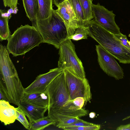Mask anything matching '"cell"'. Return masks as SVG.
Returning a JSON list of instances; mask_svg holds the SVG:
<instances>
[{"label": "cell", "instance_id": "1", "mask_svg": "<svg viewBox=\"0 0 130 130\" xmlns=\"http://www.w3.org/2000/svg\"><path fill=\"white\" fill-rule=\"evenodd\" d=\"M46 92L48 98L47 116L55 121L56 127L65 120L88 113V110L74 104L67 87L64 71L50 83Z\"/></svg>", "mask_w": 130, "mask_h": 130}, {"label": "cell", "instance_id": "2", "mask_svg": "<svg viewBox=\"0 0 130 130\" xmlns=\"http://www.w3.org/2000/svg\"><path fill=\"white\" fill-rule=\"evenodd\" d=\"M89 36L95 40L120 63H130V48L123 45L113 34L97 23L94 19L85 26Z\"/></svg>", "mask_w": 130, "mask_h": 130}, {"label": "cell", "instance_id": "3", "mask_svg": "<svg viewBox=\"0 0 130 130\" xmlns=\"http://www.w3.org/2000/svg\"><path fill=\"white\" fill-rule=\"evenodd\" d=\"M9 53H0V79L5 88L8 102L19 106L24 93L23 88Z\"/></svg>", "mask_w": 130, "mask_h": 130}, {"label": "cell", "instance_id": "4", "mask_svg": "<svg viewBox=\"0 0 130 130\" xmlns=\"http://www.w3.org/2000/svg\"><path fill=\"white\" fill-rule=\"evenodd\" d=\"M6 48L9 53L17 56L25 54L43 43L42 38L33 26L21 25L7 40Z\"/></svg>", "mask_w": 130, "mask_h": 130}, {"label": "cell", "instance_id": "5", "mask_svg": "<svg viewBox=\"0 0 130 130\" xmlns=\"http://www.w3.org/2000/svg\"><path fill=\"white\" fill-rule=\"evenodd\" d=\"M34 26L42 36L43 43L52 44L57 49H59L61 44L68 39L67 30L64 22L54 9L49 21Z\"/></svg>", "mask_w": 130, "mask_h": 130}, {"label": "cell", "instance_id": "6", "mask_svg": "<svg viewBox=\"0 0 130 130\" xmlns=\"http://www.w3.org/2000/svg\"><path fill=\"white\" fill-rule=\"evenodd\" d=\"M59 49L58 67L63 70L67 69L82 79L86 78L82 63L76 54L71 39L68 38L63 42Z\"/></svg>", "mask_w": 130, "mask_h": 130}, {"label": "cell", "instance_id": "7", "mask_svg": "<svg viewBox=\"0 0 130 130\" xmlns=\"http://www.w3.org/2000/svg\"><path fill=\"white\" fill-rule=\"evenodd\" d=\"M67 87L72 100L78 97L83 98L85 104L92 99L90 87L86 78L83 79L72 73L67 69L64 70Z\"/></svg>", "mask_w": 130, "mask_h": 130}, {"label": "cell", "instance_id": "8", "mask_svg": "<svg viewBox=\"0 0 130 130\" xmlns=\"http://www.w3.org/2000/svg\"><path fill=\"white\" fill-rule=\"evenodd\" d=\"M96 50L98 63L103 71L116 80L123 78V70L114 57L99 44L96 45Z\"/></svg>", "mask_w": 130, "mask_h": 130}, {"label": "cell", "instance_id": "9", "mask_svg": "<svg viewBox=\"0 0 130 130\" xmlns=\"http://www.w3.org/2000/svg\"><path fill=\"white\" fill-rule=\"evenodd\" d=\"M92 12L94 19L105 29L113 34L121 33L112 11L108 10L98 3L96 5L92 3Z\"/></svg>", "mask_w": 130, "mask_h": 130}, {"label": "cell", "instance_id": "10", "mask_svg": "<svg viewBox=\"0 0 130 130\" xmlns=\"http://www.w3.org/2000/svg\"><path fill=\"white\" fill-rule=\"evenodd\" d=\"M63 71L58 67L50 70L47 73L40 74L30 85L24 88V93L29 94L45 92L50 83Z\"/></svg>", "mask_w": 130, "mask_h": 130}, {"label": "cell", "instance_id": "11", "mask_svg": "<svg viewBox=\"0 0 130 130\" xmlns=\"http://www.w3.org/2000/svg\"><path fill=\"white\" fill-rule=\"evenodd\" d=\"M57 7V9L55 10L64 22L68 37L73 35L79 27L78 21L72 6L68 0L65 1Z\"/></svg>", "mask_w": 130, "mask_h": 130}, {"label": "cell", "instance_id": "12", "mask_svg": "<svg viewBox=\"0 0 130 130\" xmlns=\"http://www.w3.org/2000/svg\"><path fill=\"white\" fill-rule=\"evenodd\" d=\"M8 101L0 100V120L6 125L13 123L17 117L15 108Z\"/></svg>", "mask_w": 130, "mask_h": 130}, {"label": "cell", "instance_id": "13", "mask_svg": "<svg viewBox=\"0 0 130 130\" xmlns=\"http://www.w3.org/2000/svg\"><path fill=\"white\" fill-rule=\"evenodd\" d=\"M39 9L37 21L33 26L49 21L52 17L53 9V0H38Z\"/></svg>", "mask_w": 130, "mask_h": 130}, {"label": "cell", "instance_id": "14", "mask_svg": "<svg viewBox=\"0 0 130 130\" xmlns=\"http://www.w3.org/2000/svg\"><path fill=\"white\" fill-rule=\"evenodd\" d=\"M28 118L29 123L44 117L48 107H38L28 103L20 102L19 106Z\"/></svg>", "mask_w": 130, "mask_h": 130}, {"label": "cell", "instance_id": "15", "mask_svg": "<svg viewBox=\"0 0 130 130\" xmlns=\"http://www.w3.org/2000/svg\"><path fill=\"white\" fill-rule=\"evenodd\" d=\"M21 102L28 103L38 107H48V98L46 92L31 93H24Z\"/></svg>", "mask_w": 130, "mask_h": 130}, {"label": "cell", "instance_id": "16", "mask_svg": "<svg viewBox=\"0 0 130 130\" xmlns=\"http://www.w3.org/2000/svg\"><path fill=\"white\" fill-rule=\"evenodd\" d=\"M22 1L27 16L33 25L37 21L39 9L38 0H22Z\"/></svg>", "mask_w": 130, "mask_h": 130}, {"label": "cell", "instance_id": "17", "mask_svg": "<svg viewBox=\"0 0 130 130\" xmlns=\"http://www.w3.org/2000/svg\"><path fill=\"white\" fill-rule=\"evenodd\" d=\"M54 121L47 116L29 123V130H42L49 126L54 125Z\"/></svg>", "mask_w": 130, "mask_h": 130}, {"label": "cell", "instance_id": "18", "mask_svg": "<svg viewBox=\"0 0 130 130\" xmlns=\"http://www.w3.org/2000/svg\"><path fill=\"white\" fill-rule=\"evenodd\" d=\"M70 3L75 13L78 21L79 27L84 26L85 21L83 10L79 0H68Z\"/></svg>", "mask_w": 130, "mask_h": 130}, {"label": "cell", "instance_id": "19", "mask_svg": "<svg viewBox=\"0 0 130 130\" xmlns=\"http://www.w3.org/2000/svg\"><path fill=\"white\" fill-rule=\"evenodd\" d=\"M9 19L0 15V38L1 41L7 40L11 35L8 25Z\"/></svg>", "mask_w": 130, "mask_h": 130}, {"label": "cell", "instance_id": "20", "mask_svg": "<svg viewBox=\"0 0 130 130\" xmlns=\"http://www.w3.org/2000/svg\"><path fill=\"white\" fill-rule=\"evenodd\" d=\"M79 1L82 9L85 21L87 24L93 18L92 12V2L91 0Z\"/></svg>", "mask_w": 130, "mask_h": 130}, {"label": "cell", "instance_id": "21", "mask_svg": "<svg viewBox=\"0 0 130 130\" xmlns=\"http://www.w3.org/2000/svg\"><path fill=\"white\" fill-rule=\"evenodd\" d=\"M89 33L88 28L85 26L79 27L76 30L74 34L68 37L75 41H78L83 39H87Z\"/></svg>", "mask_w": 130, "mask_h": 130}, {"label": "cell", "instance_id": "22", "mask_svg": "<svg viewBox=\"0 0 130 130\" xmlns=\"http://www.w3.org/2000/svg\"><path fill=\"white\" fill-rule=\"evenodd\" d=\"M17 117L16 120L20 122L26 129L29 130V122L26 117V115L24 111L20 106L15 108Z\"/></svg>", "mask_w": 130, "mask_h": 130}, {"label": "cell", "instance_id": "23", "mask_svg": "<svg viewBox=\"0 0 130 130\" xmlns=\"http://www.w3.org/2000/svg\"><path fill=\"white\" fill-rule=\"evenodd\" d=\"M100 128V125L95 124L94 125L87 126L66 127L61 128L66 130H98Z\"/></svg>", "mask_w": 130, "mask_h": 130}, {"label": "cell", "instance_id": "24", "mask_svg": "<svg viewBox=\"0 0 130 130\" xmlns=\"http://www.w3.org/2000/svg\"><path fill=\"white\" fill-rule=\"evenodd\" d=\"M95 124L88 122L82 120L81 121H78L76 122L70 124H66L62 125L60 127V128H62L66 127L68 126H87L90 125H95Z\"/></svg>", "mask_w": 130, "mask_h": 130}, {"label": "cell", "instance_id": "25", "mask_svg": "<svg viewBox=\"0 0 130 130\" xmlns=\"http://www.w3.org/2000/svg\"><path fill=\"white\" fill-rule=\"evenodd\" d=\"M113 35L123 45L130 48V46L128 42V40L126 35L123 34L121 32L119 34H113Z\"/></svg>", "mask_w": 130, "mask_h": 130}, {"label": "cell", "instance_id": "26", "mask_svg": "<svg viewBox=\"0 0 130 130\" xmlns=\"http://www.w3.org/2000/svg\"><path fill=\"white\" fill-rule=\"evenodd\" d=\"M5 7H8L14 10L16 7L18 0H3Z\"/></svg>", "mask_w": 130, "mask_h": 130}, {"label": "cell", "instance_id": "27", "mask_svg": "<svg viewBox=\"0 0 130 130\" xmlns=\"http://www.w3.org/2000/svg\"><path fill=\"white\" fill-rule=\"evenodd\" d=\"M73 101L76 106L80 108H83L85 103L84 99L82 97H77L73 100Z\"/></svg>", "mask_w": 130, "mask_h": 130}, {"label": "cell", "instance_id": "28", "mask_svg": "<svg viewBox=\"0 0 130 130\" xmlns=\"http://www.w3.org/2000/svg\"><path fill=\"white\" fill-rule=\"evenodd\" d=\"M82 119L79 118H75L65 120L61 123L59 126L58 127L59 128L61 126L66 124H70L81 121Z\"/></svg>", "mask_w": 130, "mask_h": 130}, {"label": "cell", "instance_id": "29", "mask_svg": "<svg viewBox=\"0 0 130 130\" xmlns=\"http://www.w3.org/2000/svg\"><path fill=\"white\" fill-rule=\"evenodd\" d=\"M117 130H130V123L125 125H121L118 127Z\"/></svg>", "mask_w": 130, "mask_h": 130}, {"label": "cell", "instance_id": "30", "mask_svg": "<svg viewBox=\"0 0 130 130\" xmlns=\"http://www.w3.org/2000/svg\"><path fill=\"white\" fill-rule=\"evenodd\" d=\"M66 0H53V3L57 7Z\"/></svg>", "mask_w": 130, "mask_h": 130}, {"label": "cell", "instance_id": "31", "mask_svg": "<svg viewBox=\"0 0 130 130\" xmlns=\"http://www.w3.org/2000/svg\"><path fill=\"white\" fill-rule=\"evenodd\" d=\"M89 117L91 118H94L95 116V114L94 112H91L89 114Z\"/></svg>", "mask_w": 130, "mask_h": 130}, {"label": "cell", "instance_id": "32", "mask_svg": "<svg viewBox=\"0 0 130 130\" xmlns=\"http://www.w3.org/2000/svg\"><path fill=\"white\" fill-rule=\"evenodd\" d=\"M7 12L10 14H11L12 13H14V10L12 8H10L8 10Z\"/></svg>", "mask_w": 130, "mask_h": 130}, {"label": "cell", "instance_id": "33", "mask_svg": "<svg viewBox=\"0 0 130 130\" xmlns=\"http://www.w3.org/2000/svg\"><path fill=\"white\" fill-rule=\"evenodd\" d=\"M18 11V9L17 8V7H16L14 10V13L15 14H16Z\"/></svg>", "mask_w": 130, "mask_h": 130}, {"label": "cell", "instance_id": "34", "mask_svg": "<svg viewBox=\"0 0 130 130\" xmlns=\"http://www.w3.org/2000/svg\"><path fill=\"white\" fill-rule=\"evenodd\" d=\"M128 43L129 44V46H130V41H128Z\"/></svg>", "mask_w": 130, "mask_h": 130}, {"label": "cell", "instance_id": "35", "mask_svg": "<svg viewBox=\"0 0 130 130\" xmlns=\"http://www.w3.org/2000/svg\"><path fill=\"white\" fill-rule=\"evenodd\" d=\"M128 36L130 37V34H129Z\"/></svg>", "mask_w": 130, "mask_h": 130}, {"label": "cell", "instance_id": "36", "mask_svg": "<svg viewBox=\"0 0 130 130\" xmlns=\"http://www.w3.org/2000/svg\"><path fill=\"white\" fill-rule=\"evenodd\" d=\"M91 0V1H92H92H93V0Z\"/></svg>", "mask_w": 130, "mask_h": 130}]
</instances>
